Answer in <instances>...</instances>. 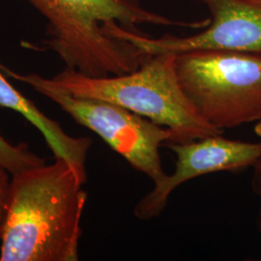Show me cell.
Listing matches in <instances>:
<instances>
[{
  "instance_id": "52a82bcc",
  "label": "cell",
  "mask_w": 261,
  "mask_h": 261,
  "mask_svg": "<svg viewBox=\"0 0 261 261\" xmlns=\"http://www.w3.org/2000/svg\"><path fill=\"white\" fill-rule=\"evenodd\" d=\"M175 156V169L167 174L135 206L134 214L140 221L156 219L163 213L175 189L194 178L252 168L261 158V141L228 140L221 135L208 136L186 143H167Z\"/></svg>"
},
{
  "instance_id": "6da1fadb",
  "label": "cell",
  "mask_w": 261,
  "mask_h": 261,
  "mask_svg": "<svg viewBox=\"0 0 261 261\" xmlns=\"http://www.w3.org/2000/svg\"><path fill=\"white\" fill-rule=\"evenodd\" d=\"M47 21V39L39 50L54 51L66 69L90 77L128 74L148 57L127 41L109 35L117 23L136 33L138 25L152 24L201 30L209 19H171L146 9L140 0H27Z\"/></svg>"
},
{
  "instance_id": "3957f363",
  "label": "cell",
  "mask_w": 261,
  "mask_h": 261,
  "mask_svg": "<svg viewBox=\"0 0 261 261\" xmlns=\"http://www.w3.org/2000/svg\"><path fill=\"white\" fill-rule=\"evenodd\" d=\"M0 71L39 93L50 90L121 106L168 128L171 134L168 143H186L223 134L202 119L187 98L172 54L148 56L136 71L106 77H90L68 69L53 77L22 75L2 64Z\"/></svg>"
},
{
  "instance_id": "7c38bea8",
  "label": "cell",
  "mask_w": 261,
  "mask_h": 261,
  "mask_svg": "<svg viewBox=\"0 0 261 261\" xmlns=\"http://www.w3.org/2000/svg\"><path fill=\"white\" fill-rule=\"evenodd\" d=\"M254 133L257 137L261 138V121L257 122V124L254 127Z\"/></svg>"
},
{
  "instance_id": "ba28073f",
  "label": "cell",
  "mask_w": 261,
  "mask_h": 261,
  "mask_svg": "<svg viewBox=\"0 0 261 261\" xmlns=\"http://www.w3.org/2000/svg\"><path fill=\"white\" fill-rule=\"evenodd\" d=\"M0 107L19 112L44 137L55 159H63L75 169L81 180H87L86 159L92 145L90 138H75L67 134L58 122L47 117L15 88L0 71Z\"/></svg>"
},
{
  "instance_id": "30bf717a",
  "label": "cell",
  "mask_w": 261,
  "mask_h": 261,
  "mask_svg": "<svg viewBox=\"0 0 261 261\" xmlns=\"http://www.w3.org/2000/svg\"><path fill=\"white\" fill-rule=\"evenodd\" d=\"M11 174L9 172L0 168V252L2 237L5 229L6 219L8 215L10 200V185H11Z\"/></svg>"
},
{
  "instance_id": "9c48e42d",
  "label": "cell",
  "mask_w": 261,
  "mask_h": 261,
  "mask_svg": "<svg viewBox=\"0 0 261 261\" xmlns=\"http://www.w3.org/2000/svg\"><path fill=\"white\" fill-rule=\"evenodd\" d=\"M44 164L46 160L32 152L27 143H11L0 134V168L11 175Z\"/></svg>"
},
{
  "instance_id": "277c9868",
  "label": "cell",
  "mask_w": 261,
  "mask_h": 261,
  "mask_svg": "<svg viewBox=\"0 0 261 261\" xmlns=\"http://www.w3.org/2000/svg\"><path fill=\"white\" fill-rule=\"evenodd\" d=\"M175 68L187 98L211 126L261 121V54L195 49L175 55Z\"/></svg>"
},
{
  "instance_id": "7a4b0ae2",
  "label": "cell",
  "mask_w": 261,
  "mask_h": 261,
  "mask_svg": "<svg viewBox=\"0 0 261 261\" xmlns=\"http://www.w3.org/2000/svg\"><path fill=\"white\" fill-rule=\"evenodd\" d=\"M65 160L11 175L0 261H77L87 200Z\"/></svg>"
},
{
  "instance_id": "5bb4252c",
  "label": "cell",
  "mask_w": 261,
  "mask_h": 261,
  "mask_svg": "<svg viewBox=\"0 0 261 261\" xmlns=\"http://www.w3.org/2000/svg\"><path fill=\"white\" fill-rule=\"evenodd\" d=\"M259 260H261V258H260V259H259Z\"/></svg>"
},
{
  "instance_id": "4fadbf2b",
  "label": "cell",
  "mask_w": 261,
  "mask_h": 261,
  "mask_svg": "<svg viewBox=\"0 0 261 261\" xmlns=\"http://www.w3.org/2000/svg\"><path fill=\"white\" fill-rule=\"evenodd\" d=\"M250 1H252V2H259V3H261V0H250Z\"/></svg>"
},
{
  "instance_id": "8992f818",
  "label": "cell",
  "mask_w": 261,
  "mask_h": 261,
  "mask_svg": "<svg viewBox=\"0 0 261 261\" xmlns=\"http://www.w3.org/2000/svg\"><path fill=\"white\" fill-rule=\"evenodd\" d=\"M210 14V23L194 35L152 38L112 27L113 37L129 42L144 56L177 55L195 49H230L261 54V3L250 0H198Z\"/></svg>"
},
{
  "instance_id": "5b68a950",
  "label": "cell",
  "mask_w": 261,
  "mask_h": 261,
  "mask_svg": "<svg viewBox=\"0 0 261 261\" xmlns=\"http://www.w3.org/2000/svg\"><path fill=\"white\" fill-rule=\"evenodd\" d=\"M40 93L56 103L77 124L92 130L137 171L154 184L167 176L160 147L168 143V128L121 106L44 90Z\"/></svg>"
},
{
  "instance_id": "8fae6325",
  "label": "cell",
  "mask_w": 261,
  "mask_h": 261,
  "mask_svg": "<svg viewBox=\"0 0 261 261\" xmlns=\"http://www.w3.org/2000/svg\"><path fill=\"white\" fill-rule=\"evenodd\" d=\"M252 168L251 187H252V193L258 197L260 202L257 216H256V228L261 232V158L253 164Z\"/></svg>"
}]
</instances>
